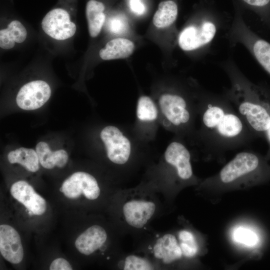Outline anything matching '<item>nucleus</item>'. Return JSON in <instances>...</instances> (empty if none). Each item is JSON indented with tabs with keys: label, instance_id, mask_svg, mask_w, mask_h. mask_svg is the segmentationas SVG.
<instances>
[{
	"label": "nucleus",
	"instance_id": "obj_3",
	"mask_svg": "<svg viewBox=\"0 0 270 270\" xmlns=\"http://www.w3.org/2000/svg\"><path fill=\"white\" fill-rule=\"evenodd\" d=\"M222 18L212 1L204 2L178 34V46L186 52L207 53L221 28Z\"/></svg>",
	"mask_w": 270,
	"mask_h": 270
},
{
	"label": "nucleus",
	"instance_id": "obj_16",
	"mask_svg": "<svg viewBox=\"0 0 270 270\" xmlns=\"http://www.w3.org/2000/svg\"><path fill=\"white\" fill-rule=\"evenodd\" d=\"M154 256L164 263H172L181 258L182 253L176 237L170 234L159 238L154 247Z\"/></svg>",
	"mask_w": 270,
	"mask_h": 270
},
{
	"label": "nucleus",
	"instance_id": "obj_11",
	"mask_svg": "<svg viewBox=\"0 0 270 270\" xmlns=\"http://www.w3.org/2000/svg\"><path fill=\"white\" fill-rule=\"evenodd\" d=\"M10 194L16 200L25 206L30 216L42 215L46 211L45 200L24 180L14 182L11 186Z\"/></svg>",
	"mask_w": 270,
	"mask_h": 270
},
{
	"label": "nucleus",
	"instance_id": "obj_20",
	"mask_svg": "<svg viewBox=\"0 0 270 270\" xmlns=\"http://www.w3.org/2000/svg\"><path fill=\"white\" fill-rule=\"evenodd\" d=\"M36 150L40 164L45 168L52 169L55 166L62 168L68 162V156L65 150L60 149L52 152L44 142L38 143Z\"/></svg>",
	"mask_w": 270,
	"mask_h": 270
},
{
	"label": "nucleus",
	"instance_id": "obj_2",
	"mask_svg": "<svg viewBox=\"0 0 270 270\" xmlns=\"http://www.w3.org/2000/svg\"><path fill=\"white\" fill-rule=\"evenodd\" d=\"M221 66L230 82L224 94L256 138L264 139L270 146V88L250 80L232 59Z\"/></svg>",
	"mask_w": 270,
	"mask_h": 270
},
{
	"label": "nucleus",
	"instance_id": "obj_29",
	"mask_svg": "<svg viewBox=\"0 0 270 270\" xmlns=\"http://www.w3.org/2000/svg\"><path fill=\"white\" fill-rule=\"evenodd\" d=\"M128 4L131 12L138 16L143 15L146 12V6L142 0H128Z\"/></svg>",
	"mask_w": 270,
	"mask_h": 270
},
{
	"label": "nucleus",
	"instance_id": "obj_5",
	"mask_svg": "<svg viewBox=\"0 0 270 270\" xmlns=\"http://www.w3.org/2000/svg\"><path fill=\"white\" fill-rule=\"evenodd\" d=\"M226 36L233 46L246 48L270 76V42L250 28L238 8Z\"/></svg>",
	"mask_w": 270,
	"mask_h": 270
},
{
	"label": "nucleus",
	"instance_id": "obj_6",
	"mask_svg": "<svg viewBox=\"0 0 270 270\" xmlns=\"http://www.w3.org/2000/svg\"><path fill=\"white\" fill-rule=\"evenodd\" d=\"M158 104L164 125L180 130L188 128L192 124L194 116L198 114L200 103L194 106L183 94L172 92L161 95Z\"/></svg>",
	"mask_w": 270,
	"mask_h": 270
},
{
	"label": "nucleus",
	"instance_id": "obj_21",
	"mask_svg": "<svg viewBox=\"0 0 270 270\" xmlns=\"http://www.w3.org/2000/svg\"><path fill=\"white\" fill-rule=\"evenodd\" d=\"M27 37V31L18 20H12L6 28L0 30V47L3 50L13 48L16 43L23 42Z\"/></svg>",
	"mask_w": 270,
	"mask_h": 270
},
{
	"label": "nucleus",
	"instance_id": "obj_27",
	"mask_svg": "<svg viewBox=\"0 0 270 270\" xmlns=\"http://www.w3.org/2000/svg\"><path fill=\"white\" fill-rule=\"evenodd\" d=\"M108 27L112 34H120L126 31L128 22L126 18L122 15L116 14L109 18Z\"/></svg>",
	"mask_w": 270,
	"mask_h": 270
},
{
	"label": "nucleus",
	"instance_id": "obj_4",
	"mask_svg": "<svg viewBox=\"0 0 270 270\" xmlns=\"http://www.w3.org/2000/svg\"><path fill=\"white\" fill-rule=\"evenodd\" d=\"M268 159L252 150L238 153L220 170L217 176L219 182L230 184L248 180L262 182L270 178V166Z\"/></svg>",
	"mask_w": 270,
	"mask_h": 270
},
{
	"label": "nucleus",
	"instance_id": "obj_13",
	"mask_svg": "<svg viewBox=\"0 0 270 270\" xmlns=\"http://www.w3.org/2000/svg\"><path fill=\"white\" fill-rule=\"evenodd\" d=\"M0 252L4 259L10 263L17 264L22 260L24 250L20 237L9 225L0 226Z\"/></svg>",
	"mask_w": 270,
	"mask_h": 270
},
{
	"label": "nucleus",
	"instance_id": "obj_8",
	"mask_svg": "<svg viewBox=\"0 0 270 270\" xmlns=\"http://www.w3.org/2000/svg\"><path fill=\"white\" fill-rule=\"evenodd\" d=\"M100 137L111 162L118 164L128 162L131 152L130 142L118 128L112 126H106L101 131Z\"/></svg>",
	"mask_w": 270,
	"mask_h": 270
},
{
	"label": "nucleus",
	"instance_id": "obj_23",
	"mask_svg": "<svg viewBox=\"0 0 270 270\" xmlns=\"http://www.w3.org/2000/svg\"><path fill=\"white\" fill-rule=\"evenodd\" d=\"M244 7L254 12L261 21L270 28V0H238Z\"/></svg>",
	"mask_w": 270,
	"mask_h": 270
},
{
	"label": "nucleus",
	"instance_id": "obj_19",
	"mask_svg": "<svg viewBox=\"0 0 270 270\" xmlns=\"http://www.w3.org/2000/svg\"><path fill=\"white\" fill-rule=\"evenodd\" d=\"M178 7L174 0L161 2L152 18V24L158 29H168L172 28L176 20Z\"/></svg>",
	"mask_w": 270,
	"mask_h": 270
},
{
	"label": "nucleus",
	"instance_id": "obj_10",
	"mask_svg": "<svg viewBox=\"0 0 270 270\" xmlns=\"http://www.w3.org/2000/svg\"><path fill=\"white\" fill-rule=\"evenodd\" d=\"M50 95L51 89L46 82L42 80H33L21 87L17 94L16 102L22 110H34L46 103Z\"/></svg>",
	"mask_w": 270,
	"mask_h": 270
},
{
	"label": "nucleus",
	"instance_id": "obj_12",
	"mask_svg": "<svg viewBox=\"0 0 270 270\" xmlns=\"http://www.w3.org/2000/svg\"><path fill=\"white\" fill-rule=\"evenodd\" d=\"M164 156L166 162L174 168L179 178L188 180L192 178L190 154L182 143L172 142L167 147Z\"/></svg>",
	"mask_w": 270,
	"mask_h": 270
},
{
	"label": "nucleus",
	"instance_id": "obj_30",
	"mask_svg": "<svg viewBox=\"0 0 270 270\" xmlns=\"http://www.w3.org/2000/svg\"><path fill=\"white\" fill-rule=\"evenodd\" d=\"M70 263L63 258H58L54 260L50 266V270H72Z\"/></svg>",
	"mask_w": 270,
	"mask_h": 270
},
{
	"label": "nucleus",
	"instance_id": "obj_9",
	"mask_svg": "<svg viewBox=\"0 0 270 270\" xmlns=\"http://www.w3.org/2000/svg\"><path fill=\"white\" fill-rule=\"evenodd\" d=\"M60 191L69 198H76L83 194L88 199H96L100 188L96 179L88 173L78 172L74 173L63 182Z\"/></svg>",
	"mask_w": 270,
	"mask_h": 270
},
{
	"label": "nucleus",
	"instance_id": "obj_1",
	"mask_svg": "<svg viewBox=\"0 0 270 270\" xmlns=\"http://www.w3.org/2000/svg\"><path fill=\"white\" fill-rule=\"evenodd\" d=\"M198 115V135L206 156H220L248 146L256 138L224 94L203 91Z\"/></svg>",
	"mask_w": 270,
	"mask_h": 270
},
{
	"label": "nucleus",
	"instance_id": "obj_15",
	"mask_svg": "<svg viewBox=\"0 0 270 270\" xmlns=\"http://www.w3.org/2000/svg\"><path fill=\"white\" fill-rule=\"evenodd\" d=\"M107 234L103 228L94 225L80 235L75 242L77 250L85 255H90L99 249L106 242Z\"/></svg>",
	"mask_w": 270,
	"mask_h": 270
},
{
	"label": "nucleus",
	"instance_id": "obj_18",
	"mask_svg": "<svg viewBox=\"0 0 270 270\" xmlns=\"http://www.w3.org/2000/svg\"><path fill=\"white\" fill-rule=\"evenodd\" d=\"M104 4L98 0H88L86 6V16L90 36L96 38L100 34L105 22Z\"/></svg>",
	"mask_w": 270,
	"mask_h": 270
},
{
	"label": "nucleus",
	"instance_id": "obj_26",
	"mask_svg": "<svg viewBox=\"0 0 270 270\" xmlns=\"http://www.w3.org/2000/svg\"><path fill=\"white\" fill-rule=\"evenodd\" d=\"M232 236L235 242L248 246H254L258 242V238L255 232L242 226L236 228Z\"/></svg>",
	"mask_w": 270,
	"mask_h": 270
},
{
	"label": "nucleus",
	"instance_id": "obj_22",
	"mask_svg": "<svg viewBox=\"0 0 270 270\" xmlns=\"http://www.w3.org/2000/svg\"><path fill=\"white\" fill-rule=\"evenodd\" d=\"M8 159L10 164H19L31 172H36L40 168L37 152L32 148L21 147L12 150L8 153Z\"/></svg>",
	"mask_w": 270,
	"mask_h": 270
},
{
	"label": "nucleus",
	"instance_id": "obj_24",
	"mask_svg": "<svg viewBox=\"0 0 270 270\" xmlns=\"http://www.w3.org/2000/svg\"><path fill=\"white\" fill-rule=\"evenodd\" d=\"M158 114V109L153 100L146 96H142L138 100L136 116L138 118L144 122L154 120Z\"/></svg>",
	"mask_w": 270,
	"mask_h": 270
},
{
	"label": "nucleus",
	"instance_id": "obj_14",
	"mask_svg": "<svg viewBox=\"0 0 270 270\" xmlns=\"http://www.w3.org/2000/svg\"><path fill=\"white\" fill-rule=\"evenodd\" d=\"M155 204L150 201L130 200L124 204L123 214L126 222L131 226L142 228L152 217Z\"/></svg>",
	"mask_w": 270,
	"mask_h": 270
},
{
	"label": "nucleus",
	"instance_id": "obj_7",
	"mask_svg": "<svg viewBox=\"0 0 270 270\" xmlns=\"http://www.w3.org/2000/svg\"><path fill=\"white\" fill-rule=\"evenodd\" d=\"M42 28L47 35L58 40L72 38L76 30L68 11L61 6L54 8L45 15L42 21Z\"/></svg>",
	"mask_w": 270,
	"mask_h": 270
},
{
	"label": "nucleus",
	"instance_id": "obj_28",
	"mask_svg": "<svg viewBox=\"0 0 270 270\" xmlns=\"http://www.w3.org/2000/svg\"><path fill=\"white\" fill-rule=\"evenodd\" d=\"M152 266L146 260L136 256H129L126 258L124 270H149Z\"/></svg>",
	"mask_w": 270,
	"mask_h": 270
},
{
	"label": "nucleus",
	"instance_id": "obj_17",
	"mask_svg": "<svg viewBox=\"0 0 270 270\" xmlns=\"http://www.w3.org/2000/svg\"><path fill=\"white\" fill-rule=\"evenodd\" d=\"M135 44L131 40L117 38L110 40L99 51V56L104 60L126 58L134 52Z\"/></svg>",
	"mask_w": 270,
	"mask_h": 270
},
{
	"label": "nucleus",
	"instance_id": "obj_25",
	"mask_svg": "<svg viewBox=\"0 0 270 270\" xmlns=\"http://www.w3.org/2000/svg\"><path fill=\"white\" fill-rule=\"evenodd\" d=\"M178 238L182 255L188 258L194 256L198 251V246L192 234L186 230H181Z\"/></svg>",
	"mask_w": 270,
	"mask_h": 270
}]
</instances>
